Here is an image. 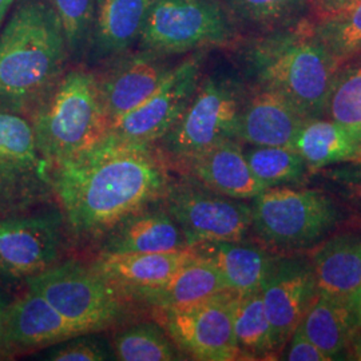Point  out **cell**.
Masks as SVG:
<instances>
[{"instance_id":"obj_27","label":"cell","mask_w":361,"mask_h":361,"mask_svg":"<svg viewBox=\"0 0 361 361\" xmlns=\"http://www.w3.org/2000/svg\"><path fill=\"white\" fill-rule=\"evenodd\" d=\"M233 323L241 359H268L276 356L269 320L261 290L234 296Z\"/></svg>"},{"instance_id":"obj_10","label":"cell","mask_w":361,"mask_h":361,"mask_svg":"<svg viewBox=\"0 0 361 361\" xmlns=\"http://www.w3.org/2000/svg\"><path fill=\"white\" fill-rule=\"evenodd\" d=\"M241 107L228 82L204 80L178 122L164 137L168 138L169 149L188 161L219 143L237 140Z\"/></svg>"},{"instance_id":"obj_20","label":"cell","mask_w":361,"mask_h":361,"mask_svg":"<svg viewBox=\"0 0 361 361\" xmlns=\"http://www.w3.org/2000/svg\"><path fill=\"white\" fill-rule=\"evenodd\" d=\"M110 232L104 255L152 253L189 249L178 224L164 210H140L118 222Z\"/></svg>"},{"instance_id":"obj_37","label":"cell","mask_w":361,"mask_h":361,"mask_svg":"<svg viewBox=\"0 0 361 361\" xmlns=\"http://www.w3.org/2000/svg\"><path fill=\"white\" fill-rule=\"evenodd\" d=\"M355 1H357V0H319L324 13H335L338 10H343Z\"/></svg>"},{"instance_id":"obj_2","label":"cell","mask_w":361,"mask_h":361,"mask_svg":"<svg viewBox=\"0 0 361 361\" xmlns=\"http://www.w3.org/2000/svg\"><path fill=\"white\" fill-rule=\"evenodd\" d=\"M68 47L50 3L26 0L0 34V109L19 111L58 83Z\"/></svg>"},{"instance_id":"obj_39","label":"cell","mask_w":361,"mask_h":361,"mask_svg":"<svg viewBox=\"0 0 361 361\" xmlns=\"http://www.w3.org/2000/svg\"><path fill=\"white\" fill-rule=\"evenodd\" d=\"M356 165H355V168L352 169L350 171H349L348 176L349 178L352 177L353 180H359L361 182V158L359 159H356V161H353Z\"/></svg>"},{"instance_id":"obj_32","label":"cell","mask_w":361,"mask_h":361,"mask_svg":"<svg viewBox=\"0 0 361 361\" xmlns=\"http://www.w3.org/2000/svg\"><path fill=\"white\" fill-rule=\"evenodd\" d=\"M97 0H50L65 34L68 52H79L90 42Z\"/></svg>"},{"instance_id":"obj_12","label":"cell","mask_w":361,"mask_h":361,"mask_svg":"<svg viewBox=\"0 0 361 361\" xmlns=\"http://www.w3.org/2000/svg\"><path fill=\"white\" fill-rule=\"evenodd\" d=\"M201 56L194 55L170 70L154 94L113 122L104 134L122 141L150 145L162 140L186 110L198 89Z\"/></svg>"},{"instance_id":"obj_21","label":"cell","mask_w":361,"mask_h":361,"mask_svg":"<svg viewBox=\"0 0 361 361\" xmlns=\"http://www.w3.org/2000/svg\"><path fill=\"white\" fill-rule=\"evenodd\" d=\"M152 0H97L91 27L92 51L109 58L128 51L140 40Z\"/></svg>"},{"instance_id":"obj_7","label":"cell","mask_w":361,"mask_h":361,"mask_svg":"<svg viewBox=\"0 0 361 361\" xmlns=\"http://www.w3.org/2000/svg\"><path fill=\"white\" fill-rule=\"evenodd\" d=\"M252 228L271 246L292 249L317 243L338 221L332 198L310 189L273 186L255 198Z\"/></svg>"},{"instance_id":"obj_8","label":"cell","mask_w":361,"mask_h":361,"mask_svg":"<svg viewBox=\"0 0 361 361\" xmlns=\"http://www.w3.org/2000/svg\"><path fill=\"white\" fill-rule=\"evenodd\" d=\"M229 35L225 15L210 0H152L138 42L143 51L164 55L219 44Z\"/></svg>"},{"instance_id":"obj_3","label":"cell","mask_w":361,"mask_h":361,"mask_svg":"<svg viewBox=\"0 0 361 361\" xmlns=\"http://www.w3.org/2000/svg\"><path fill=\"white\" fill-rule=\"evenodd\" d=\"M247 62L262 89L281 94L305 119L325 113L338 61L312 26L284 27L258 38Z\"/></svg>"},{"instance_id":"obj_41","label":"cell","mask_w":361,"mask_h":361,"mask_svg":"<svg viewBox=\"0 0 361 361\" xmlns=\"http://www.w3.org/2000/svg\"><path fill=\"white\" fill-rule=\"evenodd\" d=\"M4 305H3V302H1V300H0V338H1V335H3V323H4Z\"/></svg>"},{"instance_id":"obj_22","label":"cell","mask_w":361,"mask_h":361,"mask_svg":"<svg viewBox=\"0 0 361 361\" xmlns=\"http://www.w3.org/2000/svg\"><path fill=\"white\" fill-rule=\"evenodd\" d=\"M194 253L216 265L229 290L237 295L261 290L277 258L240 241H214L192 246Z\"/></svg>"},{"instance_id":"obj_34","label":"cell","mask_w":361,"mask_h":361,"mask_svg":"<svg viewBox=\"0 0 361 361\" xmlns=\"http://www.w3.org/2000/svg\"><path fill=\"white\" fill-rule=\"evenodd\" d=\"M50 360L55 361H104L107 360V350L95 340L78 338L67 343L65 347L54 350Z\"/></svg>"},{"instance_id":"obj_30","label":"cell","mask_w":361,"mask_h":361,"mask_svg":"<svg viewBox=\"0 0 361 361\" xmlns=\"http://www.w3.org/2000/svg\"><path fill=\"white\" fill-rule=\"evenodd\" d=\"M116 360L171 361L180 356L173 340L153 324H142L122 332L114 341Z\"/></svg>"},{"instance_id":"obj_14","label":"cell","mask_w":361,"mask_h":361,"mask_svg":"<svg viewBox=\"0 0 361 361\" xmlns=\"http://www.w3.org/2000/svg\"><path fill=\"white\" fill-rule=\"evenodd\" d=\"M59 241L55 214L0 219V277L28 279L51 268Z\"/></svg>"},{"instance_id":"obj_29","label":"cell","mask_w":361,"mask_h":361,"mask_svg":"<svg viewBox=\"0 0 361 361\" xmlns=\"http://www.w3.org/2000/svg\"><path fill=\"white\" fill-rule=\"evenodd\" d=\"M316 37L340 62L361 52V0L313 25Z\"/></svg>"},{"instance_id":"obj_35","label":"cell","mask_w":361,"mask_h":361,"mask_svg":"<svg viewBox=\"0 0 361 361\" xmlns=\"http://www.w3.org/2000/svg\"><path fill=\"white\" fill-rule=\"evenodd\" d=\"M284 360L289 361H329L320 349L317 348L307 336L302 334L300 326L286 343Z\"/></svg>"},{"instance_id":"obj_11","label":"cell","mask_w":361,"mask_h":361,"mask_svg":"<svg viewBox=\"0 0 361 361\" xmlns=\"http://www.w3.org/2000/svg\"><path fill=\"white\" fill-rule=\"evenodd\" d=\"M166 197L169 213L190 247L201 243L241 241L252 228L253 210L243 200L188 182L170 185Z\"/></svg>"},{"instance_id":"obj_26","label":"cell","mask_w":361,"mask_h":361,"mask_svg":"<svg viewBox=\"0 0 361 361\" xmlns=\"http://www.w3.org/2000/svg\"><path fill=\"white\" fill-rule=\"evenodd\" d=\"M310 170L361 158V141L348 129L322 118L305 119L293 142Z\"/></svg>"},{"instance_id":"obj_28","label":"cell","mask_w":361,"mask_h":361,"mask_svg":"<svg viewBox=\"0 0 361 361\" xmlns=\"http://www.w3.org/2000/svg\"><path fill=\"white\" fill-rule=\"evenodd\" d=\"M245 157L255 176L267 188L301 180L310 169L292 147L253 146L245 152Z\"/></svg>"},{"instance_id":"obj_17","label":"cell","mask_w":361,"mask_h":361,"mask_svg":"<svg viewBox=\"0 0 361 361\" xmlns=\"http://www.w3.org/2000/svg\"><path fill=\"white\" fill-rule=\"evenodd\" d=\"M78 336L77 329L44 297L31 289L4 312L1 337L16 347L52 345Z\"/></svg>"},{"instance_id":"obj_24","label":"cell","mask_w":361,"mask_h":361,"mask_svg":"<svg viewBox=\"0 0 361 361\" xmlns=\"http://www.w3.org/2000/svg\"><path fill=\"white\" fill-rule=\"evenodd\" d=\"M229 290L214 264L195 257L182 267L165 284L126 290L155 308H176L195 304Z\"/></svg>"},{"instance_id":"obj_40","label":"cell","mask_w":361,"mask_h":361,"mask_svg":"<svg viewBox=\"0 0 361 361\" xmlns=\"http://www.w3.org/2000/svg\"><path fill=\"white\" fill-rule=\"evenodd\" d=\"M353 310H355L356 314H357L359 323L361 324V290L360 293H359V296L356 298V301H355V304H353Z\"/></svg>"},{"instance_id":"obj_15","label":"cell","mask_w":361,"mask_h":361,"mask_svg":"<svg viewBox=\"0 0 361 361\" xmlns=\"http://www.w3.org/2000/svg\"><path fill=\"white\" fill-rule=\"evenodd\" d=\"M171 68L155 54L146 52L121 59L104 79H97L107 128L149 99Z\"/></svg>"},{"instance_id":"obj_36","label":"cell","mask_w":361,"mask_h":361,"mask_svg":"<svg viewBox=\"0 0 361 361\" xmlns=\"http://www.w3.org/2000/svg\"><path fill=\"white\" fill-rule=\"evenodd\" d=\"M347 353L350 360L361 361V324L356 326V329L350 336Z\"/></svg>"},{"instance_id":"obj_18","label":"cell","mask_w":361,"mask_h":361,"mask_svg":"<svg viewBox=\"0 0 361 361\" xmlns=\"http://www.w3.org/2000/svg\"><path fill=\"white\" fill-rule=\"evenodd\" d=\"M312 271L319 295L353 304L361 290V235L343 234L312 255Z\"/></svg>"},{"instance_id":"obj_19","label":"cell","mask_w":361,"mask_h":361,"mask_svg":"<svg viewBox=\"0 0 361 361\" xmlns=\"http://www.w3.org/2000/svg\"><path fill=\"white\" fill-rule=\"evenodd\" d=\"M194 177L216 193L235 198L255 200L268 189L247 164L245 153L234 141H226L186 161Z\"/></svg>"},{"instance_id":"obj_6","label":"cell","mask_w":361,"mask_h":361,"mask_svg":"<svg viewBox=\"0 0 361 361\" xmlns=\"http://www.w3.org/2000/svg\"><path fill=\"white\" fill-rule=\"evenodd\" d=\"M52 173L32 123L0 109V219L18 216L54 193Z\"/></svg>"},{"instance_id":"obj_1","label":"cell","mask_w":361,"mask_h":361,"mask_svg":"<svg viewBox=\"0 0 361 361\" xmlns=\"http://www.w3.org/2000/svg\"><path fill=\"white\" fill-rule=\"evenodd\" d=\"M54 193L79 234L109 232L166 195L168 169L149 145L110 134L54 165Z\"/></svg>"},{"instance_id":"obj_23","label":"cell","mask_w":361,"mask_h":361,"mask_svg":"<svg viewBox=\"0 0 361 361\" xmlns=\"http://www.w3.org/2000/svg\"><path fill=\"white\" fill-rule=\"evenodd\" d=\"M195 257L192 247L128 255H104L95 269L118 285L122 292L165 284Z\"/></svg>"},{"instance_id":"obj_4","label":"cell","mask_w":361,"mask_h":361,"mask_svg":"<svg viewBox=\"0 0 361 361\" xmlns=\"http://www.w3.org/2000/svg\"><path fill=\"white\" fill-rule=\"evenodd\" d=\"M38 147L52 165L91 146L107 130L98 80L73 70L50 91L32 122Z\"/></svg>"},{"instance_id":"obj_5","label":"cell","mask_w":361,"mask_h":361,"mask_svg":"<svg viewBox=\"0 0 361 361\" xmlns=\"http://www.w3.org/2000/svg\"><path fill=\"white\" fill-rule=\"evenodd\" d=\"M27 285L44 297L80 336L109 326L122 312V289L95 268L75 262L28 277Z\"/></svg>"},{"instance_id":"obj_16","label":"cell","mask_w":361,"mask_h":361,"mask_svg":"<svg viewBox=\"0 0 361 361\" xmlns=\"http://www.w3.org/2000/svg\"><path fill=\"white\" fill-rule=\"evenodd\" d=\"M305 118L276 91L262 89L241 107L237 140L252 146L292 147Z\"/></svg>"},{"instance_id":"obj_25","label":"cell","mask_w":361,"mask_h":361,"mask_svg":"<svg viewBox=\"0 0 361 361\" xmlns=\"http://www.w3.org/2000/svg\"><path fill=\"white\" fill-rule=\"evenodd\" d=\"M359 324L348 302L317 293L298 326L331 361L347 352L350 336Z\"/></svg>"},{"instance_id":"obj_9","label":"cell","mask_w":361,"mask_h":361,"mask_svg":"<svg viewBox=\"0 0 361 361\" xmlns=\"http://www.w3.org/2000/svg\"><path fill=\"white\" fill-rule=\"evenodd\" d=\"M234 292L226 290L190 305L157 308L158 319L173 343L195 360H238L241 355L234 335Z\"/></svg>"},{"instance_id":"obj_33","label":"cell","mask_w":361,"mask_h":361,"mask_svg":"<svg viewBox=\"0 0 361 361\" xmlns=\"http://www.w3.org/2000/svg\"><path fill=\"white\" fill-rule=\"evenodd\" d=\"M310 0H231L234 11L256 23L288 22L301 13Z\"/></svg>"},{"instance_id":"obj_31","label":"cell","mask_w":361,"mask_h":361,"mask_svg":"<svg viewBox=\"0 0 361 361\" xmlns=\"http://www.w3.org/2000/svg\"><path fill=\"white\" fill-rule=\"evenodd\" d=\"M324 114L361 141V62L337 71Z\"/></svg>"},{"instance_id":"obj_38","label":"cell","mask_w":361,"mask_h":361,"mask_svg":"<svg viewBox=\"0 0 361 361\" xmlns=\"http://www.w3.org/2000/svg\"><path fill=\"white\" fill-rule=\"evenodd\" d=\"M13 1L15 0H0V27L3 25L10 8L13 7Z\"/></svg>"},{"instance_id":"obj_13","label":"cell","mask_w":361,"mask_h":361,"mask_svg":"<svg viewBox=\"0 0 361 361\" xmlns=\"http://www.w3.org/2000/svg\"><path fill=\"white\" fill-rule=\"evenodd\" d=\"M261 296L279 356L317 296L310 262L298 257L276 259L261 288Z\"/></svg>"}]
</instances>
